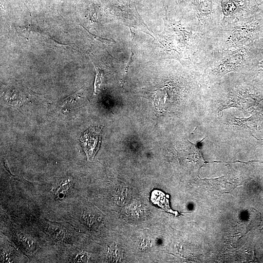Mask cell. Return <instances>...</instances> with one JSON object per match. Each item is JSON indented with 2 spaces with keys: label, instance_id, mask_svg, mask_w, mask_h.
<instances>
[{
  "label": "cell",
  "instance_id": "cell-1",
  "mask_svg": "<svg viewBox=\"0 0 263 263\" xmlns=\"http://www.w3.org/2000/svg\"><path fill=\"white\" fill-rule=\"evenodd\" d=\"M262 39L263 12L234 23L220 25L216 30L204 35L203 49L196 63Z\"/></svg>",
  "mask_w": 263,
  "mask_h": 263
},
{
  "label": "cell",
  "instance_id": "cell-2",
  "mask_svg": "<svg viewBox=\"0 0 263 263\" xmlns=\"http://www.w3.org/2000/svg\"><path fill=\"white\" fill-rule=\"evenodd\" d=\"M263 56V39L233 51L225 52L200 62L197 66L209 75L221 77L230 72L245 73L253 68Z\"/></svg>",
  "mask_w": 263,
  "mask_h": 263
},
{
  "label": "cell",
  "instance_id": "cell-3",
  "mask_svg": "<svg viewBox=\"0 0 263 263\" xmlns=\"http://www.w3.org/2000/svg\"><path fill=\"white\" fill-rule=\"evenodd\" d=\"M190 28L202 35L213 32L220 25L223 15L221 0H189Z\"/></svg>",
  "mask_w": 263,
  "mask_h": 263
},
{
  "label": "cell",
  "instance_id": "cell-4",
  "mask_svg": "<svg viewBox=\"0 0 263 263\" xmlns=\"http://www.w3.org/2000/svg\"><path fill=\"white\" fill-rule=\"evenodd\" d=\"M220 25H225L263 12V0H221Z\"/></svg>",
  "mask_w": 263,
  "mask_h": 263
},
{
  "label": "cell",
  "instance_id": "cell-5",
  "mask_svg": "<svg viewBox=\"0 0 263 263\" xmlns=\"http://www.w3.org/2000/svg\"><path fill=\"white\" fill-rule=\"evenodd\" d=\"M102 127L92 126L84 131L79 137V141L88 160L92 161L99 150L101 143Z\"/></svg>",
  "mask_w": 263,
  "mask_h": 263
},
{
  "label": "cell",
  "instance_id": "cell-6",
  "mask_svg": "<svg viewBox=\"0 0 263 263\" xmlns=\"http://www.w3.org/2000/svg\"><path fill=\"white\" fill-rule=\"evenodd\" d=\"M246 217L244 222V225H245V234L254 227L259 226L262 221L261 213L252 207L248 210Z\"/></svg>",
  "mask_w": 263,
  "mask_h": 263
},
{
  "label": "cell",
  "instance_id": "cell-7",
  "mask_svg": "<svg viewBox=\"0 0 263 263\" xmlns=\"http://www.w3.org/2000/svg\"><path fill=\"white\" fill-rule=\"evenodd\" d=\"M94 67L96 74L94 83V93L96 94L99 90L102 83L103 73L102 70L98 67L94 65Z\"/></svg>",
  "mask_w": 263,
  "mask_h": 263
},
{
  "label": "cell",
  "instance_id": "cell-8",
  "mask_svg": "<svg viewBox=\"0 0 263 263\" xmlns=\"http://www.w3.org/2000/svg\"><path fill=\"white\" fill-rule=\"evenodd\" d=\"M250 73H263V58L253 68L246 72Z\"/></svg>",
  "mask_w": 263,
  "mask_h": 263
},
{
  "label": "cell",
  "instance_id": "cell-9",
  "mask_svg": "<svg viewBox=\"0 0 263 263\" xmlns=\"http://www.w3.org/2000/svg\"><path fill=\"white\" fill-rule=\"evenodd\" d=\"M83 28H84L85 29V30L87 31V32L93 38H94V39H96V40H98L100 41H101V42H102L103 43H104V44H110V43H111L112 42H113L114 43L115 41L114 40H113V39H106V38H101L100 37H98V36H97L96 35H94V34H92V33H91L90 32H89L88 30H87V29L86 28H85V27H83Z\"/></svg>",
  "mask_w": 263,
  "mask_h": 263
},
{
  "label": "cell",
  "instance_id": "cell-10",
  "mask_svg": "<svg viewBox=\"0 0 263 263\" xmlns=\"http://www.w3.org/2000/svg\"><path fill=\"white\" fill-rule=\"evenodd\" d=\"M88 256L86 254H81L78 255L74 259L73 262H88Z\"/></svg>",
  "mask_w": 263,
  "mask_h": 263
},
{
  "label": "cell",
  "instance_id": "cell-11",
  "mask_svg": "<svg viewBox=\"0 0 263 263\" xmlns=\"http://www.w3.org/2000/svg\"><path fill=\"white\" fill-rule=\"evenodd\" d=\"M133 56V53L132 52V49H131V55H130L128 62V63L127 64V65H126V67H125V73H124V78H125V79H126V76L127 73V72L128 71L129 68L131 63L132 61Z\"/></svg>",
  "mask_w": 263,
  "mask_h": 263
},
{
  "label": "cell",
  "instance_id": "cell-12",
  "mask_svg": "<svg viewBox=\"0 0 263 263\" xmlns=\"http://www.w3.org/2000/svg\"><path fill=\"white\" fill-rule=\"evenodd\" d=\"M56 1H60V0H55Z\"/></svg>",
  "mask_w": 263,
  "mask_h": 263
},
{
  "label": "cell",
  "instance_id": "cell-13",
  "mask_svg": "<svg viewBox=\"0 0 263 263\" xmlns=\"http://www.w3.org/2000/svg\"><path fill=\"white\" fill-rule=\"evenodd\" d=\"M262 230L263 229V228H262Z\"/></svg>",
  "mask_w": 263,
  "mask_h": 263
}]
</instances>
